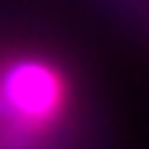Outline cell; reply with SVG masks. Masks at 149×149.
Instances as JSON below:
<instances>
[{"instance_id": "cell-1", "label": "cell", "mask_w": 149, "mask_h": 149, "mask_svg": "<svg viewBox=\"0 0 149 149\" xmlns=\"http://www.w3.org/2000/svg\"><path fill=\"white\" fill-rule=\"evenodd\" d=\"M0 95L10 118L32 130L57 124L70 102L67 76L41 57H19L6 63L0 73Z\"/></svg>"}, {"instance_id": "cell-2", "label": "cell", "mask_w": 149, "mask_h": 149, "mask_svg": "<svg viewBox=\"0 0 149 149\" xmlns=\"http://www.w3.org/2000/svg\"><path fill=\"white\" fill-rule=\"evenodd\" d=\"M0 118L10 120V111H6V102H3V95H0Z\"/></svg>"}]
</instances>
